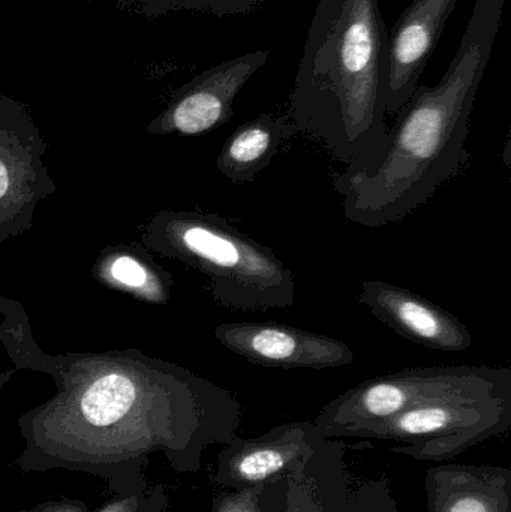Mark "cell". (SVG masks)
<instances>
[{
  "mask_svg": "<svg viewBox=\"0 0 511 512\" xmlns=\"http://www.w3.org/2000/svg\"><path fill=\"white\" fill-rule=\"evenodd\" d=\"M507 0H477L458 51L435 86H417L389 129V146L369 173L333 182L347 221L380 228L404 221L467 162L477 90L488 68Z\"/></svg>",
  "mask_w": 511,
  "mask_h": 512,
  "instance_id": "6da1fadb",
  "label": "cell"
},
{
  "mask_svg": "<svg viewBox=\"0 0 511 512\" xmlns=\"http://www.w3.org/2000/svg\"><path fill=\"white\" fill-rule=\"evenodd\" d=\"M389 32L380 0H318L290 98L297 132L369 173L389 146Z\"/></svg>",
  "mask_w": 511,
  "mask_h": 512,
  "instance_id": "7a4b0ae2",
  "label": "cell"
},
{
  "mask_svg": "<svg viewBox=\"0 0 511 512\" xmlns=\"http://www.w3.org/2000/svg\"><path fill=\"white\" fill-rule=\"evenodd\" d=\"M497 394H511L509 367H410L344 391L321 409L314 423L326 438H359L365 430L428 400Z\"/></svg>",
  "mask_w": 511,
  "mask_h": 512,
  "instance_id": "3957f363",
  "label": "cell"
},
{
  "mask_svg": "<svg viewBox=\"0 0 511 512\" xmlns=\"http://www.w3.org/2000/svg\"><path fill=\"white\" fill-rule=\"evenodd\" d=\"M177 242L213 280L222 306L242 312L293 306L296 282L278 255L218 216L177 225Z\"/></svg>",
  "mask_w": 511,
  "mask_h": 512,
  "instance_id": "277c9868",
  "label": "cell"
},
{
  "mask_svg": "<svg viewBox=\"0 0 511 512\" xmlns=\"http://www.w3.org/2000/svg\"><path fill=\"white\" fill-rule=\"evenodd\" d=\"M511 394L428 400L360 433L357 439L392 442L390 450L417 462H447L509 432Z\"/></svg>",
  "mask_w": 511,
  "mask_h": 512,
  "instance_id": "5b68a950",
  "label": "cell"
},
{
  "mask_svg": "<svg viewBox=\"0 0 511 512\" xmlns=\"http://www.w3.org/2000/svg\"><path fill=\"white\" fill-rule=\"evenodd\" d=\"M314 421H294L254 438L224 445L219 454L216 483L222 490L258 489L287 475H308L332 445Z\"/></svg>",
  "mask_w": 511,
  "mask_h": 512,
  "instance_id": "8992f818",
  "label": "cell"
},
{
  "mask_svg": "<svg viewBox=\"0 0 511 512\" xmlns=\"http://www.w3.org/2000/svg\"><path fill=\"white\" fill-rule=\"evenodd\" d=\"M215 336L228 351L269 369H338L354 361L342 340L276 322H227Z\"/></svg>",
  "mask_w": 511,
  "mask_h": 512,
  "instance_id": "52a82bcc",
  "label": "cell"
},
{
  "mask_svg": "<svg viewBox=\"0 0 511 512\" xmlns=\"http://www.w3.org/2000/svg\"><path fill=\"white\" fill-rule=\"evenodd\" d=\"M359 303L399 336L432 351L464 352L473 346V334L453 313L395 283L365 280Z\"/></svg>",
  "mask_w": 511,
  "mask_h": 512,
  "instance_id": "ba28073f",
  "label": "cell"
},
{
  "mask_svg": "<svg viewBox=\"0 0 511 512\" xmlns=\"http://www.w3.org/2000/svg\"><path fill=\"white\" fill-rule=\"evenodd\" d=\"M267 60L269 51H252L201 72L179 90L162 126L179 134L198 135L230 122L237 95Z\"/></svg>",
  "mask_w": 511,
  "mask_h": 512,
  "instance_id": "9c48e42d",
  "label": "cell"
},
{
  "mask_svg": "<svg viewBox=\"0 0 511 512\" xmlns=\"http://www.w3.org/2000/svg\"><path fill=\"white\" fill-rule=\"evenodd\" d=\"M458 0H413L389 33V74L384 108L398 114L431 60Z\"/></svg>",
  "mask_w": 511,
  "mask_h": 512,
  "instance_id": "30bf717a",
  "label": "cell"
},
{
  "mask_svg": "<svg viewBox=\"0 0 511 512\" xmlns=\"http://www.w3.org/2000/svg\"><path fill=\"white\" fill-rule=\"evenodd\" d=\"M428 512H511V469L441 463L425 475Z\"/></svg>",
  "mask_w": 511,
  "mask_h": 512,
  "instance_id": "8fae6325",
  "label": "cell"
},
{
  "mask_svg": "<svg viewBox=\"0 0 511 512\" xmlns=\"http://www.w3.org/2000/svg\"><path fill=\"white\" fill-rule=\"evenodd\" d=\"M296 132V125L288 117L260 114L228 137L218 156L219 171L234 185L254 182Z\"/></svg>",
  "mask_w": 511,
  "mask_h": 512,
  "instance_id": "7c38bea8",
  "label": "cell"
},
{
  "mask_svg": "<svg viewBox=\"0 0 511 512\" xmlns=\"http://www.w3.org/2000/svg\"><path fill=\"white\" fill-rule=\"evenodd\" d=\"M134 400V382L128 376L111 373L90 385L81 400V409L93 426H110L125 417Z\"/></svg>",
  "mask_w": 511,
  "mask_h": 512,
  "instance_id": "4fadbf2b",
  "label": "cell"
},
{
  "mask_svg": "<svg viewBox=\"0 0 511 512\" xmlns=\"http://www.w3.org/2000/svg\"><path fill=\"white\" fill-rule=\"evenodd\" d=\"M258 505L261 512H330L312 492L311 486L297 474L261 487Z\"/></svg>",
  "mask_w": 511,
  "mask_h": 512,
  "instance_id": "5bb4252c",
  "label": "cell"
},
{
  "mask_svg": "<svg viewBox=\"0 0 511 512\" xmlns=\"http://www.w3.org/2000/svg\"><path fill=\"white\" fill-rule=\"evenodd\" d=\"M263 0H128L140 14L153 18L173 11H200L224 17L254 11Z\"/></svg>",
  "mask_w": 511,
  "mask_h": 512,
  "instance_id": "9a60e30c",
  "label": "cell"
},
{
  "mask_svg": "<svg viewBox=\"0 0 511 512\" xmlns=\"http://www.w3.org/2000/svg\"><path fill=\"white\" fill-rule=\"evenodd\" d=\"M344 512H399L386 475L363 481L351 489Z\"/></svg>",
  "mask_w": 511,
  "mask_h": 512,
  "instance_id": "2e32d148",
  "label": "cell"
},
{
  "mask_svg": "<svg viewBox=\"0 0 511 512\" xmlns=\"http://www.w3.org/2000/svg\"><path fill=\"white\" fill-rule=\"evenodd\" d=\"M258 489L242 490V492H224L216 496L213 512H261L258 505Z\"/></svg>",
  "mask_w": 511,
  "mask_h": 512,
  "instance_id": "e0dca14e",
  "label": "cell"
},
{
  "mask_svg": "<svg viewBox=\"0 0 511 512\" xmlns=\"http://www.w3.org/2000/svg\"><path fill=\"white\" fill-rule=\"evenodd\" d=\"M111 274L114 279L119 280L123 285L132 286V288L146 285L147 279H149L146 268L128 256H122L113 262Z\"/></svg>",
  "mask_w": 511,
  "mask_h": 512,
  "instance_id": "ac0fdd59",
  "label": "cell"
},
{
  "mask_svg": "<svg viewBox=\"0 0 511 512\" xmlns=\"http://www.w3.org/2000/svg\"><path fill=\"white\" fill-rule=\"evenodd\" d=\"M9 189V174L5 164L0 162V198L5 197Z\"/></svg>",
  "mask_w": 511,
  "mask_h": 512,
  "instance_id": "d6986e66",
  "label": "cell"
}]
</instances>
